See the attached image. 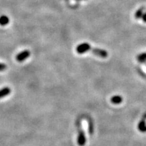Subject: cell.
Here are the masks:
<instances>
[{
	"instance_id": "obj_1",
	"label": "cell",
	"mask_w": 146,
	"mask_h": 146,
	"mask_svg": "<svg viewBox=\"0 0 146 146\" xmlns=\"http://www.w3.org/2000/svg\"><path fill=\"white\" fill-rule=\"evenodd\" d=\"M91 45L88 43H83L76 47V52L79 54H83L91 50Z\"/></svg>"
},
{
	"instance_id": "obj_2",
	"label": "cell",
	"mask_w": 146,
	"mask_h": 146,
	"mask_svg": "<svg viewBox=\"0 0 146 146\" xmlns=\"http://www.w3.org/2000/svg\"><path fill=\"white\" fill-rule=\"evenodd\" d=\"M31 53L29 50H25L23 52H20L17 56H16V59L19 62H22L25 61L27 58H28L30 56Z\"/></svg>"
},
{
	"instance_id": "obj_3",
	"label": "cell",
	"mask_w": 146,
	"mask_h": 146,
	"mask_svg": "<svg viewBox=\"0 0 146 146\" xmlns=\"http://www.w3.org/2000/svg\"><path fill=\"white\" fill-rule=\"evenodd\" d=\"M77 143L80 146H84L86 143V137L83 129H80L77 138Z\"/></svg>"
},
{
	"instance_id": "obj_4",
	"label": "cell",
	"mask_w": 146,
	"mask_h": 146,
	"mask_svg": "<svg viewBox=\"0 0 146 146\" xmlns=\"http://www.w3.org/2000/svg\"><path fill=\"white\" fill-rule=\"evenodd\" d=\"M91 51H92L93 54L97 56H98V57L106 58L108 56V52L104 50H102V49L99 48H94L91 50Z\"/></svg>"
},
{
	"instance_id": "obj_5",
	"label": "cell",
	"mask_w": 146,
	"mask_h": 146,
	"mask_svg": "<svg viewBox=\"0 0 146 146\" xmlns=\"http://www.w3.org/2000/svg\"><path fill=\"white\" fill-rule=\"evenodd\" d=\"M11 93V89L10 87H5L0 89V99L3 98L4 97L8 96Z\"/></svg>"
},
{
	"instance_id": "obj_6",
	"label": "cell",
	"mask_w": 146,
	"mask_h": 146,
	"mask_svg": "<svg viewBox=\"0 0 146 146\" xmlns=\"http://www.w3.org/2000/svg\"><path fill=\"white\" fill-rule=\"evenodd\" d=\"M110 101L114 104H119L123 102V98L120 96H114L111 98Z\"/></svg>"
},
{
	"instance_id": "obj_7",
	"label": "cell",
	"mask_w": 146,
	"mask_h": 146,
	"mask_svg": "<svg viewBox=\"0 0 146 146\" xmlns=\"http://www.w3.org/2000/svg\"><path fill=\"white\" fill-rule=\"evenodd\" d=\"M9 22H10V20L7 16L3 15L0 16V25L1 26H5V25H8Z\"/></svg>"
},
{
	"instance_id": "obj_8",
	"label": "cell",
	"mask_w": 146,
	"mask_h": 146,
	"mask_svg": "<svg viewBox=\"0 0 146 146\" xmlns=\"http://www.w3.org/2000/svg\"><path fill=\"white\" fill-rule=\"evenodd\" d=\"M138 129L141 132H146V123L145 119L140 121V123L138 125Z\"/></svg>"
},
{
	"instance_id": "obj_9",
	"label": "cell",
	"mask_w": 146,
	"mask_h": 146,
	"mask_svg": "<svg viewBox=\"0 0 146 146\" xmlns=\"http://www.w3.org/2000/svg\"><path fill=\"white\" fill-rule=\"evenodd\" d=\"M137 61L139 62H144L146 61V53H143V54H139L137 58Z\"/></svg>"
},
{
	"instance_id": "obj_10",
	"label": "cell",
	"mask_w": 146,
	"mask_h": 146,
	"mask_svg": "<svg viewBox=\"0 0 146 146\" xmlns=\"http://www.w3.org/2000/svg\"><path fill=\"white\" fill-rule=\"evenodd\" d=\"M143 15V8H140L139 9V10L137 11L136 13L135 14V18H136V19H139V18H140L141 17H142Z\"/></svg>"
},
{
	"instance_id": "obj_11",
	"label": "cell",
	"mask_w": 146,
	"mask_h": 146,
	"mask_svg": "<svg viewBox=\"0 0 146 146\" xmlns=\"http://www.w3.org/2000/svg\"><path fill=\"white\" fill-rule=\"evenodd\" d=\"M6 68H7L6 64H3V63H0V72L5 70Z\"/></svg>"
},
{
	"instance_id": "obj_12",
	"label": "cell",
	"mask_w": 146,
	"mask_h": 146,
	"mask_svg": "<svg viewBox=\"0 0 146 146\" xmlns=\"http://www.w3.org/2000/svg\"><path fill=\"white\" fill-rule=\"evenodd\" d=\"M142 19H143V21L144 23H146V13L143 14V16H142Z\"/></svg>"
},
{
	"instance_id": "obj_13",
	"label": "cell",
	"mask_w": 146,
	"mask_h": 146,
	"mask_svg": "<svg viewBox=\"0 0 146 146\" xmlns=\"http://www.w3.org/2000/svg\"><path fill=\"white\" fill-rule=\"evenodd\" d=\"M78 1H79V0H78Z\"/></svg>"
}]
</instances>
